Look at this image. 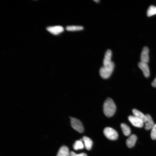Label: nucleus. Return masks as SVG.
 Returning <instances> with one entry per match:
<instances>
[{"mask_svg":"<svg viewBox=\"0 0 156 156\" xmlns=\"http://www.w3.org/2000/svg\"><path fill=\"white\" fill-rule=\"evenodd\" d=\"M116 105L112 99L109 97L105 101L103 105V112L107 117L112 116L115 112Z\"/></svg>","mask_w":156,"mask_h":156,"instance_id":"1","label":"nucleus"},{"mask_svg":"<svg viewBox=\"0 0 156 156\" xmlns=\"http://www.w3.org/2000/svg\"><path fill=\"white\" fill-rule=\"evenodd\" d=\"M114 67V64L112 61L107 65L102 66L99 71L101 77L103 79L109 78L113 71Z\"/></svg>","mask_w":156,"mask_h":156,"instance_id":"2","label":"nucleus"},{"mask_svg":"<svg viewBox=\"0 0 156 156\" xmlns=\"http://www.w3.org/2000/svg\"><path fill=\"white\" fill-rule=\"evenodd\" d=\"M103 133L107 139L111 140H116L118 138V135L117 131L110 127L105 128L103 130Z\"/></svg>","mask_w":156,"mask_h":156,"instance_id":"3","label":"nucleus"},{"mask_svg":"<svg viewBox=\"0 0 156 156\" xmlns=\"http://www.w3.org/2000/svg\"><path fill=\"white\" fill-rule=\"evenodd\" d=\"M70 118L71 125L73 128L80 133H82L84 129L80 121L77 118L72 117H70Z\"/></svg>","mask_w":156,"mask_h":156,"instance_id":"4","label":"nucleus"},{"mask_svg":"<svg viewBox=\"0 0 156 156\" xmlns=\"http://www.w3.org/2000/svg\"><path fill=\"white\" fill-rule=\"evenodd\" d=\"M128 119L131 124L135 127L141 128L144 125V122L134 116H129L128 117Z\"/></svg>","mask_w":156,"mask_h":156,"instance_id":"5","label":"nucleus"},{"mask_svg":"<svg viewBox=\"0 0 156 156\" xmlns=\"http://www.w3.org/2000/svg\"><path fill=\"white\" fill-rule=\"evenodd\" d=\"M138 66L142 70L144 76L146 77H148L150 74L149 69L147 63L140 62Z\"/></svg>","mask_w":156,"mask_h":156,"instance_id":"6","label":"nucleus"},{"mask_svg":"<svg viewBox=\"0 0 156 156\" xmlns=\"http://www.w3.org/2000/svg\"><path fill=\"white\" fill-rule=\"evenodd\" d=\"M149 50L146 47H144L143 49L140 56L141 62L147 63L149 61Z\"/></svg>","mask_w":156,"mask_h":156,"instance_id":"7","label":"nucleus"},{"mask_svg":"<svg viewBox=\"0 0 156 156\" xmlns=\"http://www.w3.org/2000/svg\"><path fill=\"white\" fill-rule=\"evenodd\" d=\"M47 29L51 33L55 35L60 34L64 30L63 27L61 26L49 27H47Z\"/></svg>","mask_w":156,"mask_h":156,"instance_id":"8","label":"nucleus"},{"mask_svg":"<svg viewBox=\"0 0 156 156\" xmlns=\"http://www.w3.org/2000/svg\"><path fill=\"white\" fill-rule=\"evenodd\" d=\"M146 119L144 122L145 124V129L146 130L151 129L154 125V122L151 116L147 114L146 115Z\"/></svg>","mask_w":156,"mask_h":156,"instance_id":"9","label":"nucleus"},{"mask_svg":"<svg viewBox=\"0 0 156 156\" xmlns=\"http://www.w3.org/2000/svg\"><path fill=\"white\" fill-rule=\"evenodd\" d=\"M137 139V137L135 135L132 134L130 136L126 141L127 147L129 148L133 147L134 146Z\"/></svg>","mask_w":156,"mask_h":156,"instance_id":"10","label":"nucleus"},{"mask_svg":"<svg viewBox=\"0 0 156 156\" xmlns=\"http://www.w3.org/2000/svg\"><path fill=\"white\" fill-rule=\"evenodd\" d=\"M112 51L108 49L106 51L103 61V66L107 65L112 61Z\"/></svg>","mask_w":156,"mask_h":156,"instance_id":"11","label":"nucleus"},{"mask_svg":"<svg viewBox=\"0 0 156 156\" xmlns=\"http://www.w3.org/2000/svg\"><path fill=\"white\" fill-rule=\"evenodd\" d=\"M70 153L68 148L66 146H62L59 149L56 156H69Z\"/></svg>","mask_w":156,"mask_h":156,"instance_id":"12","label":"nucleus"},{"mask_svg":"<svg viewBox=\"0 0 156 156\" xmlns=\"http://www.w3.org/2000/svg\"><path fill=\"white\" fill-rule=\"evenodd\" d=\"M132 112L134 116L141 120L144 123L145 122L146 119V116L142 113L135 109H133L132 110Z\"/></svg>","mask_w":156,"mask_h":156,"instance_id":"13","label":"nucleus"},{"mask_svg":"<svg viewBox=\"0 0 156 156\" xmlns=\"http://www.w3.org/2000/svg\"><path fill=\"white\" fill-rule=\"evenodd\" d=\"M83 140L84 142V146L88 150H90L92 147V142L90 139L86 136L83 137Z\"/></svg>","mask_w":156,"mask_h":156,"instance_id":"14","label":"nucleus"},{"mask_svg":"<svg viewBox=\"0 0 156 156\" xmlns=\"http://www.w3.org/2000/svg\"><path fill=\"white\" fill-rule=\"evenodd\" d=\"M120 127L123 134L125 136L129 135L131 133V130L129 126L124 123H122L120 125Z\"/></svg>","mask_w":156,"mask_h":156,"instance_id":"15","label":"nucleus"},{"mask_svg":"<svg viewBox=\"0 0 156 156\" xmlns=\"http://www.w3.org/2000/svg\"><path fill=\"white\" fill-rule=\"evenodd\" d=\"M84 146L82 141L80 140L76 141L73 146V149L75 150L83 149Z\"/></svg>","mask_w":156,"mask_h":156,"instance_id":"16","label":"nucleus"},{"mask_svg":"<svg viewBox=\"0 0 156 156\" xmlns=\"http://www.w3.org/2000/svg\"><path fill=\"white\" fill-rule=\"evenodd\" d=\"M83 27L81 26H67L66 27V30L70 31L81 30H83Z\"/></svg>","mask_w":156,"mask_h":156,"instance_id":"17","label":"nucleus"},{"mask_svg":"<svg viewBox=\"0 0 156 156\" xmlns=\"http://www.w3.org/2000/svg\"><path fill=\"white\" fill-rule=\"evenodd\" d=\"M156 14V7L153 5L150 6L147 11V16H150Z\"/></svg>","mask_w":156,"mask_h":156,"instance_id":"18","label":"nucleus"},{"mask_svg":"<svg viewBox=\"0 0 156 156\" xmlns=\"http://www.w3.org/2000/svg\"><path fill=\"white\" fill-rule=\"evenodd\" d=\"M151 136L152 140L156 139V124L154 125L151 129Z\"/></svg>","mask_w":156,"mask_h":156,"instance_id":"19","label":"nucleus"},{"mask_svg":"<svg viewBox=\"0 0 156 156\" xmlns=\"http://www.w3.org/2000/svg\"><path fill=\"white\" fill-rule=\"evenodd\" d=\"M70 156H87V155L84 153L77 154L73 151H71L70 152Z\"/></svg>","mask_w":156,"mask_h":156,"instance_id":"20","label":"nucleus"},{"mask_svg":"<svg viewBox=\"0 0 156 156\" xmlns=\"http://www.w3.org/2000/svg\"><path fill=\"white\" fill-rule=\"evenodd\" d=\"M152 86L154 87H156V77L151 83Z\"/></svg>","mask_w":156,"mask_h":156,"instance_id":"21","label":"nucleus"},{"mask_svg":"<svg viewBox=\"0 0 156 156\" xmlns=\"http://www.w3.org/2000/svg\"><path fill=\"white\" fill-rule=\"evenodd\" d=\"M94 1H95V2H98L99 1V0H94Z\"/></svg>","mask_w":156,"mask_h":156,"instance_id":"22","label":"nucleus"}]
</instances>
